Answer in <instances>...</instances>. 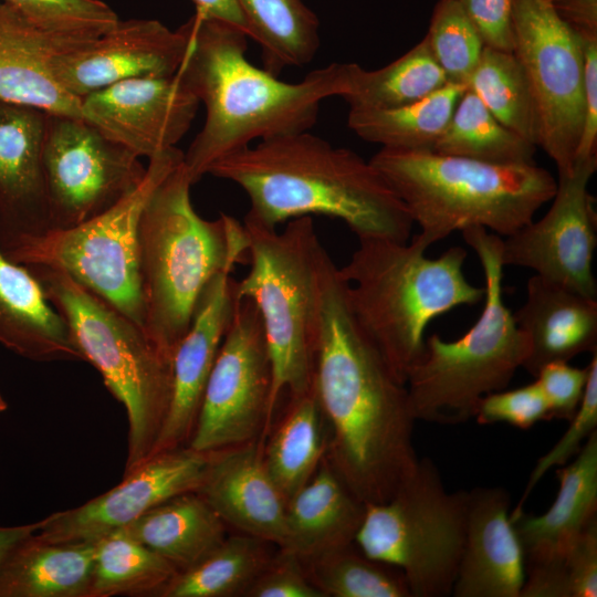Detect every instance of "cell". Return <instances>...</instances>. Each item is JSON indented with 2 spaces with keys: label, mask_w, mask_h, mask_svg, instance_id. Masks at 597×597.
I'll return each instance as SVG.
<instances>
[{
  "label": "cell",
  "mask_w": 597,
  "mask_h": 597,
  "mask_svg": "<svg viewBox=\"0 0 597 597\" xmlns=\"http://www.w3.org/2000/svg\"><path fill=\"white\" fill-rule=\"evenodd\" d=\"M570 597L597 596V519L583 531L566 562Z\"/></svg>",
  "instance_id": "obj_47"
},
{
  "label": "cell",
  "mask_w": 597,
  "mask_h": 597,
  "mask_svg": "<svg viewBox=\"0 0 597 597\" xmlns=\"http://www.w3.org/2000/svg\"><path fill=\"white\" fill-rule=\"evenodd\" d=\"M543 1L553 4L554 2H556V1H558V0H543Z\"/></svg>",
  "instance_id": "obj_52"
},
{
  "label": "cell",
  "mask_w": 597,
  "mask_h": 597,
  "mask_svg": "<svg viewBox=\"0 0 597 597\" xmlns=\"http://www.w3.org/2000/svg\"><path fill=\"white\" fill-rule=\"evenodd\" d=\"M196 492L227 526L285 545L287 501L265 469L259 440L214 452Z\"/></svg>",
  "instance_id": "obj_23"
},
{
  "label": "cell",
  "mask_w": 597,
  "mask_h": 597,
  "mask_svg": "<svg viewBox=\"0 0 597 597\" xmlns=\"http://www.w3.org/2000/svg\"><path fill=\"white\" fill-rule=\"evenodd\" d=\"M187 45L184 24L170 30L154 19L118 20L95 39L53 55L50 67L59 84L81 100L125 80L176 74Z\"/></svg>",
  "instance_id": "obj_18"
},
{
  "label": "cell",
  "mask_w": 597,
  "mask_h": 597,
  "mask_svg": "<svg viewBox=\"0 0 597 597\" xmlns=\"http://www.w3.org/2000/svg\"><path fill=\"white\" fill-rule=\"evenodd\" d=\"M182 158L177 147L150 158L140 185L111 209L78 226L49 230L4 255L66 273L143 328L139 221L151 192Z\"/></svg>",
  "instance_id": "obj_11"
},
{
  "label": "cell",
  "mask_w": 597,
  "mask_h": 597,
  "mask_svg": "<svg viewBox=\"0 0 597 597\" xmlns=\"http://www.w3.org/2000/svg\"><path fill=\"white\" fill-rule=\"evenodd\" d=\"M301 561L325 597H411L399 568L367 557L355 543Z\"/></svg>",
  "instance_id": "obj_37"
},
{
  "label": "cell",
  "mask_w": 597,
  "mask_h": 597,
  "mask_svg": "<svg viewBox=\"0 0 597 597\" xmlns=\"http://www.w3.org/2000/svg\"><path fill=\"white\" fill-rule=\"evenodd\" d=\"M588 368L583 399L575 415L568 420L570 423L567 430L557 443L537 460L525 491L513 511L523 509L524 502L548 470L565 465L579 452L589 436L597 431V352L593 354Z\"/></svg>",
  "instance_id": "obj_41"
},
{
  "label": "cell",
  "mask_w": 597,
  "mask_h": 597,
  "mask_svg": "<svg viewBox=\"0 0 597 597\" xmlns=\"http://www.w3.org/2000/svg\"><path fill=\"white\" fill-rule=\"evenodd\" d=\"M243 226L250 270L237 282L235 296L250 298L263 323L272 367L269 432L280 397L284 392L297 396L313 385L317 336L314 256L321 241L311 216L290 220L282 232L247 216Z\"/></svg>",
  "instance_id": "obj_9"
},
{
  "label": "cell",
  "mask_w": 597,
  "mask_h": 597,
  "mask_svg": "<svg viewBox=\"0 0 597 597\" xmlns=\"http://www.w3.org/2000/svg\"><path fill=\"white\" fill-rule=\"evenodd\" d=\"M41 520L15 526H0V564L9 552L20 542L40 530Z\"/></svg>",
  "instance_id": "obj_50"
},
{
  "label": "cell",
  "mask_w": 597,
  "mask_h": 597,
  "mask_svg": "<svg viewBox=\"0 0 597 597\" xmlns=\"http://www.w3.org/2000/svg\"><path fill=\"white\" fill-rule=\"evenodd\" d=\"M272 367L262 318L250 298L237 300L208 377L188 446L217 452L268 432Z\"/></svg>",
  "instance_id": "obj_14"
},
{
  "label": "cell",
  "mask_w": 597,
  "mask_h": 597,
  "mask_svg": "<svg viewBox=\"0 0 597 597\" xmlns=\"http://www.w3.org/2000/svg\"><path fill=\"white\" fill-rule=\"evenodd\" d=\"M207 174L238 185L250 200L247 217L269 228L323 214L358 239L410 238L406 206L370 160L308 130L260 140L220 158Z\"/></svg>",
  "instance_id": "obj_3"
},
{
  "label": "cell",
  "mask_w": 597,
  "mask_h": 597,
  "mask_svg": "<svg viewBox=\"0 0 597 597\" xmlns=\"http://www.w3.org/2000/svg\"><path fill=\"white\" fill-rule=\"evenodd\" d=\"M425 36L448 83L467 84L484 43L458 0L437 2Z\"/></svg>",
  "instance_id": "obj_39"
},
{
  "label": "cell",
  "mask_w": 597,
  "mask_h": 597,
  "mask_svg": "<svg viewBox=\"0 0 597 597\" xmlns=\"http://www.w3.org/2000/svg\"><path fill=\"white\" fill-rule=\"evenodd\" d=\"M447 77L425 36L400 57L368 71L346 63L345 91L341 96L352 109H384L420 100L441 88Z\"/></svg>",
  "instance_id": "obj_33"
},
{
  "label": "cell",
  "mask_w": 597,
  "mask_h": 597,
  "mask_svg": "<svg viewBox=\"0 0 597 597\" xmlns=\"http://www.w3.org/2000/svg\"><path fill=\"white\" fill-rule=\"evenodd\" d=\"M467 86L499 122L535 145L533 102L524 71L513 52L484 45Z\"/></svg>",
  "instance_id": "obj_38"
},
{
  "label": "cell",
  "mask_w": 597,
  "mask_h": 597,
  "mask_svg": "<svg viewBox=\"0 0 597 597\" xmlns=\"http://www.w3.org/2000/svg\"><path fill=\"white\" fill-rule=\"evenodd\" d=\"M365 505L325 455L310 481L287 501L286 542L280 548L305 559L355 543Z\"/></svg>",
  "instance_id": "obj_27"
},
{
  "label": "cell",
  "mask_w": 597,
  "mask_h": 597,
  "mask_svg": "<svg viewBox=\"0 0 597 597\" xmlns=\"http://www.w3.org/2000/svg\"><path fill=\"white\" fill-rule=\"evenodd\" d=\"M94 542L90 597L160 596L179 572L163 556L118 532Z\"/></svg>",
  "instance_id": "obj_36"
},
{
  "label": "cell",
  "mask_w": 597,
  "mask_h": 597,
  "mask_svg": "<svg viewBox=\"0 0 597 597\" xmlns=\"http://www.w3.org/2000/svg\"><path fill=\"white\" fill-rule=\"evenodd\" d=\"M25 268L64 318L84 360L100 371L126 410V474L154 454L171 402L172 358L140 326L66 273Z\"/></svg>",
  "instance_id": "obj_8"
},
{
  "label": "cell",
  "mask_w": 597,
  "mask_h": 597,
  "mask_svg": "<svg viewBox=\"0 0 597 597\" xmlns=\"http://www.w3.org/2000/svg\"><path fill=\"white\" fill-rule=\"evenodd\" d=\"M248 38L261 49L263 69L273 75L308 64L320 48V22L303 0H238Z\"/></svg>",
  "instance_id": "obj_31"
},
{
  "label": "cell",
  "mask_w": 597,
  "mask_h": 597,
  "mask_svg": "<svg viewBox=\"0 0 597 597\" xmlns=\"http://www.w3.org/2000/svg\"><path fill=\"white\" fill-rule=\"evenodd\" d=\"M95 542L53 543L36 533L0 564V597H90Z\"/></svg>",
  "instance_id": "obj_28"
},
{
  "label": "cell",
  "mask_w": 597,
  "mask_h": 597,
  "mask_svg": "<svg viewBox=\"0 0 597 597\" xmlns=\"http://www.w3.org/2000/svg\"><path fill=\"white\" fill-rule=\"evenodd\" d=\"M184 27L188 45L177 75L206 108L205 124L184 153L192 184L213 163L254 139L310 130L322 101L345 91L346 63L289 83L248 60V35L240 29L198 13Z\"/></svg>",
  "instance_id": "obj_2"
},
{
  "label": "cell",
  "mask_w": 597,
  "mask_h": 597,
  "mask_svg": "<svg viewBox=\"0 0 597 597\" xmlns=\"http://www.w3.org/2000/svg\"><path fill=\"white\" fill-rule=\"evenodd\" d=\"M485 277L479 320L451 342L432 334L406 379L416 421L459 425L474 418L485 395L505 389L530 353L526 335L503 300L502 237L480 227L461 231Z\"/></svg>",
  "instance_id": "obj_7"
},
{
  "label": "cell",
  "mask_w": 597,
  "mask_h": 597,
  "mask_svg": "<svg viewBox=\"0 0 597 597\" xmlns=\"http://www.w3.org/2000/svg\"><path fill=\"white\" fill-rule=\"evenodd\" d=\"M485 46L513 52V0H458Z\"/></svg>",
  "instance_id": "obj_45"
},
{
  "label": "cell",
  "mask_w": 597,
  "mask_h": 597,
  "mask_svg": "<svg viewBox=\"0 0 597 597\" xmlns=\"http://www.w3.org/2000/svg\"><path fill=\"white\" fill-rule=\"evenodd\" d=\"M244 597H325L310 580L302 561L277 547L270 563L251 584Z\"/></svg>",
  "instance_id": "obj_43"
},
{
  "label": "cell",
  "mask_w": 597,
  "mask_h": 597,
  "mask_svg": "<svg viewBox=\"0 0 597 597\" xmlns=\"http://www.w3.org/2000/svg\"><path fill=\"white\" fill-rule=\"evenodd\" d=\"M588 373V365L578 368L561 360L538 369L535 381L548 405L551 419H572L583 399Z\"/></svg>",
  "instance_id": "obj_44"
},
{
  "label": "cell",
  "mask_w": 597,
  "mask_h": 597,
  "mask_svg": "<svg viewBox=\"0 0 597 597\" xmlns=\"http://www.w3.org/2000/svg\"><path fill=\"white\" fill-rule=\"evenodd\" d=\"M552 6L572 28L597 31V0H558Z\"/></svg>",
  "instance_id": "obj_48"
},
{
  "label": "cell",
  "mask_w": 597,
  "mask_h": 597,
  "mask_svg": "<svg viewBox=\"0 0 597 597\" xmlns=\"http://www.w3.org/2000/svg\"><path fill=\"white\" fill-rule=\"evenodd\" d=\"M480 425L505 422L530 429L536 422L551 420L548 405L536 381L512 389L493 391L479 401L475 416Z\"/></svg>",
  "instance_id": "obj_42"
},
{
  "label": "cell",
  "mask_w": 597,
  "mask_h": 597,
  "mask_svg": "<svg viewBox=\"0 0 597 597\" xmlns=\"http://www.w3.org/2000/svg\"><path fill=\"white\" fill-rule=\"evenodd\" d=\"M324 425L313 384L290 397L284 415L263 440L265 469L286 501L310 481L326 455Z\"/></svg>",
  "instance_id": "obj_30"
},
{
  "label": "cell",
  "mask_w": 597,
  "mask_h": 597,
  "mask_svg": "<svg viewBox=\"0 0 597 597\" xmlns=\"http://www.w3.org/2000/svg\"><path fill=\"white\" fill-rule=\"evenodd\" d=\"M432 150L496 164H531L536 146L499 122L468 86Z\"/></svg>",
  "instance_id": "obj_35"
},
{
  "label": "cell",
  "mask_w": 597,
  "mask_h": 597,
  "mask_svg": "<svg viewBox=\"0 0 597 597\" xmlns=\"http://www.w3.org/2000/svg\"><path fill=\"white\" fill-rule=\"evenodd\" d=\"M192 185L182 158L151 192L139 221L143 328L171 358L209 281L249 262L243 223L227 214L201 218L190 200Z\"/></svg>",
  "instance_id": "obj_4"
},
{
  "label": "cell",
  "mask_w": 597,
  "mask_h": 597,
  "mask_svg": "<svg viewBox=\"0 0 597 597\" xmlns=\"http://www.w3.org/2000/svg\"><path fill=\"white\" fill-rule=\"evenodd\" d=\"M273 544L238 533L196 565L178 572L161 591V597H244L275 552Z\"/></svg>",
  "instance_id": "obj_34"
},
{
  "label": "cell",
  "mask_w": 597,
  "mask_h": 597,
  "mask_svg": "<svg viewBox=\"0 0 597 597\" xmlns=\"http://www.w3.org/2000/svg\"><path fill=\"white\" fill-rule=\"evenodd\" d=\"M86 42L50 34L0 0V100L83 117L81 100L59 84L50 61Z\"/></svg>",
  "instance_id": "obj_24"
},
{
  "label": "cell",
  "mask_w": 597,
  "mask_h": 597,
  "mask_svg": "<svg viewBox=\"0 0 597 597\" xmlns=\"http://www.w3.org/2000/svg\"><path fill=\"white\" fill-rule=\"evenodd\" d=\"M509 509L510 494L503 488L468 491L464 544L453 596L521 597L524 559Z\"/></svg>",
  "instance_id": "obj_22"
},
{
  "label": "cell",
  "mask_w": 597,
  "mask_h": 597,
  "mask_svg": "<svg viewBox=\"0 0 597 597\" xmlns=\"http://www.w3.org/2000/svg\"><path fill=\"white\" fill-rule=\"evenodd\" d=\"M0 344L34 360H84L70 329L41 284L0 248Z\"/></svg>",
  "instance_id": "obj_26"
},
{
  "label": "cell",
  "mask_w": 597,
  "mask_h": 597,
  "mask_svg": "<svg viewBox=\"0 0 597 597\" xmlns=\"http://www.w3.org/2000/svg\"><path fill=\"white\" fill-rule=\"evenodd\" d=\"M556 475L558 492L545 513L533 515L523 509L510 513L524 559L521 597H570L567 558L583 531L597 519V431Z\"/></svg>",
  "instance_id": "obj_16"
},
{
  "label": "cell",
  "mask_w": 597,
  "mask_h": 597,
  "mask_svg": "<svg viewBox=\"0 0 597 597\" xmlns=\"http://www.w3.org/2000/svg\"><path fill=\"white\" fill-rule=\"evenodd\" d=\"M48 115L0 100V248L4 254L50 230L42 169Z\"/></svg>",
  "instance_id": "obj_20"
},
{
  "label": "cell",
  "mask_w": 597,
  "mask_h": 597,
  "mask_svg": "<svg viewBox=\"0 0 597 597\" xmlns=\"http://www.w3.org/2000/svg\"><path fill=\"white\" fill-rule=\"evenodd\" d=\"M596 168L597 156L576 160L570 174L558 175L548 211L502 238L504 266L531 269L541 277L597 298L593 272L597 213L588 190Z\"/></svg>",
  "instance_id": "obj_15"
},
{
  "label": "cell",
  "mask_w": 597,
  "mask_h": 597,
  "mask_svg": "<svg viewBox=\"0 0 597 597\" xmlns=\"http://www.w3.org/2000/svg\"><path fill=\"white\" fill-rule=\"evenodd\" d=\"M213 453L189 446L156 452L109 491L41 520L36 535L53 543L94 542L107 536L165 501L196 492Z\"/></svg>",
  "instance_id": "obj_17"
},
{
  "label": "cell",
  "mask_w": 597,
  "mask_h": 597,
  "mask_svg": "<svg viewBox=\"0 0 597 597\" xmlns=\"http://www.w3.org/2000/svg\"><path fill=\"white\" fill-rule=\"evenodd\" d=\"M231 271L217 273L203 289L190 326L172 355V396L154 453L188 446L205 387L237 303Z\"/></svg>",
  "instance_id": "obj_21"
},
{
  "label": "cell",
  "mask_w": 597,
  "mask_h": 597,
  "mask_svg": "<svg viewBox=\"0 0 597 597\" xmlns=\"http://www.w3.org/2000/svg\"><path fill=\"white\" fill-rule=\"evenodd\" d=\"M227 525L197 493L187 492L155 506L116 531L169 561L179 572L216 549Z\"/></svg>",
  "instance_id": "obj_29"
},
{
  "label": "cell",
  "mask_w": 597,
  "mask_h": 597,
  "mask_svg": "<svg viewBox=\"0 0 597 597\" xmlns=\"http://www.w3.org/2000/svg\"><path fill=\"white\" fill-rule=\"evenodd\" d=\"M467 504L468 491L449 492L434 462L419 458L389 500L365 505L354 542L367 557L399 568L411 597H446L462 555Z\"/></svg>",
  "instance_id": "obj_10"
},
{
  "label": "cell",
  "mask_w": 597,
  "mask_h": 597,
  "mask_svg": "<svg viewBox=\"0 0 597 597\" xmlns=\"http://www.w3.org/2000/svg\"><path fill=\"white\" fill-rule=\"evenodd\" d=\"M574 30L578 34L584 57L585 114L576 151V160H584L597 156V31Z\"/></svg>",
  "instance_id": "obj_46"
},
{
  "label": "cell",
  "mask_w": 597,
  "mask_h": 597,
  "mask_svg": "<svg viewBox=\"0 0 597 597\" xmlns=\"http://www.w3.org/2000/svg\"><path fill=\"white\" fill-rule=\"evenodd\" d=\"M8 409V404L3 396L0 394V413L4 412Z\"/></svg>",
  "instance_id": "obj_51"
},
{
  "label": "cell",
  "mask_w": 597,
  "mask_h": 597,
  "mask_svg": "<svg viewBox=\"0 0 597 597\" xmlns=\"http://www.w3.org/2000/svg\"><path fill=\"white\" fill-rule=\"evenodd\" d=\"M42 169L50 230L69 229L105 212L146 174L138 156L88 121L50 113Z\"/></svg>",
  "instance_id": "obj_13"
},
{
  "label": "cell",
  "mask_w": 597,
  "mask_h": 597,
  "mask_svg": "<svg viewBox=\"0 0 597 597\" xmlns=\"http://www.w3.org/2000/svg\"><path fill=\"white\" fill-rule=\"evenodd\" d=\"M339 273L360 327L379 349L396 378L406 385L409 369L425 349V332L436 317L484 298V287L464 273L467 250L451 247L438 258L416 234L410 242L358 239Z\"/></svg>",
  "instance_id": "obj_5"
},
{
  "label": "cell",
  "mask_w": 597,
  "mask_h": 597,
  "mask_svg": "<svg viewBox=\"0 0 597 597\" xmlns=\"http://www.w3.org/2000/svg\"><path fill=\"white\" fill-rule=\"evenodd\" d=\"M39 29L86 42L111 29L119 19L101 0H1Z\"/></svg>",
  "instance_id": "obj_40"
},
{
  "label": "cell",
  "mask_w": 597,
  "mask_h": 597,
  "mask_svg": "<svg viewBox=\"0 0 597 597\" xmlns=\"http://www.w3.org/2000/svg\"><path fill=\"white\" fill-rule=\"evenodd\" d=\"M314 274L313 384L327 430L326 458L364 504L381 503L413 475L419 462L407 387L355 318L339 268L321 242Z\"/></svg>",
  "instance_id": "obj_1"
},
{
  "label": "cell",
  "mask_w": 597,
  "mask_h": 597,
  "mask_svg": "<svg viewBox=\"0 0 597 597\" xmlns=\"http://www.w3.org/2000/svg\"><path fill=\"white\" fill-rule=\"evenodd\" d=\"M192 2L199 15L228 23L247 34V23L238 0H192Z\"/></svg>",
  "instance_id": "obj_49"
},
{
  "label": "cell",
  "mask_w": 597,
  "mask_h": 597,
  "mask_svg": "<svg viewBox=\"0 0 597 597\" xmlns=\"http://www.w3.org/2000/svg\"><path fill=\"white\" fill-rule=\"evenodd\" d=\"M198 106L177 73L125 80L81 98L84 119L148 159L176 147Z\"/></svg>",
  "instance_id": "obj_19"
},
{
  "label": "cell",
  "mask_w": 597,
  "mask_h": 597,
  "mask_svg": "<svg viewBox=\"0 0 597 597\" xmlns=\"http://www.w3.org/2000/svg\"><path fill=\"white\" fill-rule=\"evenodd\" d=\"M513 317L530 343L523 368L534 377L547 363L597 352L596 298L534 274Z\"/></svg>",
  "instance_id": "obj_25"
},
{
  "label": "cell",
  "mask_w": 597,
  "mask_h": 597,
  "mask_svg": "<svg viewBox=\"0 0 597 597\" xmlns=\"http://www.w3.org/2000/svg\"><path fill=\"white\" fill-rule=\"evenodd\" d=\"M429 247L471 227L507 237L553 198L557 180L531 164H496L432 149L380 148L370 159Z\"/></svg>",
  "instance_id": "obj_6"
},
{
  "label": "cell",
  "mask_w": 597,
  "mask_h": 597,
  "mask_svg": "<svg viewBox=\"0 0 597 597\" xmlns=\"http://www.w3.org/2000/svg\"><path fill=\"white\" fill-rule=\"evenodd\" d=\"M467 84L447 83L415 102L384 109L349 108L348 127L381 148L431 149L447 127Z\"/></svg>",
  "instance_id": "obj_32"
},
{
  "label": "cell",
  "mask_w": 597,
  "mask_h": 597,
  "mask_svg": "<svg viewBox=\"0 0 597 597\" xmlns=\"http://www.w3.org/2000/svg\"><path fill=\"white\" fill-rule=\"evenodd\" d=\"M513 53L531 93L535 145L572 172L585 114L584 57L577 32L551 3L513 0Z\"/></svg>",
  "instance_id": "obj_12"
}]
</instances>
